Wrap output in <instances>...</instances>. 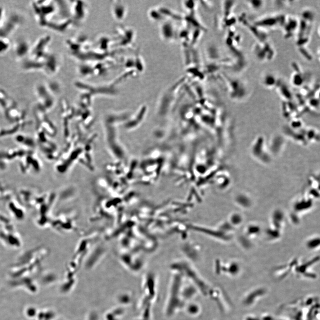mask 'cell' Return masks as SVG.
Masks as SVG:
<instances>
[{
  "label": "cell",
  "mask_w": 320,
  "mask_h": 320,
  "mask_svg": "<svg viewBox=\"0 0 320 320\" xmlns=\"http://www.w3.org/2000/svg\"><path fill=\"white\" fill-rule=\"evenodd\" d=\"M285 19L286 17L282 15L267 16L257 21L255 23V25L264 28H273L277 26H283Z\"/></svg>",
  "instance_id": "obj_1"
},
{
  "label": "cell",
  "mask_w": 320,
  "mask_h": 320,
  "mask_svg": "<svg viewBox=\"0 0 320 320\" xmlns=\"http://www.w3.org/2000/svg\"><path fill=\"white\" fill-rule=\"evenodd\" d=\"M286 17L283 27L284 29L285 37L289 38L294 34L296 29H298L299 22L294 17Z\"/></svg>",
  "instance_id": "obj_2"
},
{
  "label": "cell",
  "mask_w": 320,
  "mask_h": 320,
  "mask_svg": "<svg viewBox=\"0 0 320 320\" xmlns=\"http://www.w3.org/2000/svg\"><path fill=\"white\" fill-rule=\"evenodd\" d=\"M263 82L266 86H270V85H274L277 81H276L275 77L273 75L268 74L264 77Z\"/></svg>",
  "instance_id": "obj_3"
},
{
  "label": "cell",
  "mask_w": 320,
  "mask_h": 320,
  "mask_svg": "<svg viewBox=\"0 0 320 320\" xmlns=\"http://www.w3.org/2000/svg\"><path fill=\"white\" fill-rule=\"evenodd\" d=\"M249 7L254 10H260L264 5L263 1H248Z\"/></svg>",
  "instance_id": "obj_4"
},
{
  "label": "cell",
  "mask_w": 320,
  "mask_h": 320,
  "mask_svg": "<svg viewBox=\"0 0 320 320\" xmlns=\"http://www.w3.org/2000/svg\"><path fill=\"white\" fill-rule=\"evenodd\" d=\"M6 18L5 10L2 7H0V30L3 26L6 20Z\"/></svg>",
  "instance_id": "obj_5"
}]
</instances>
